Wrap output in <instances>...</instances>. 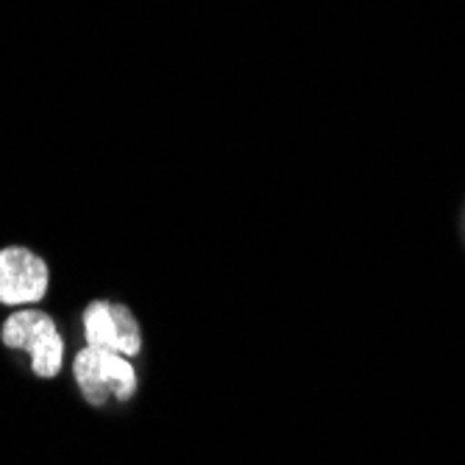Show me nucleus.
<instances>
[{"mask_svg": "<svg viewBox=\"0 0 465 465\" xmlns=\"http://www.w3.org/2000/svg\"><path fill=\"white\" fill-rule=\"evenodd\" d=\"M73 373L84 399L95 407L109 401H129L137 391V373L132 368V360L98 346H87L75 354Z\"/></svg>", "mask_w": 465, "mask_h": 465, "instance_id": "f257e3e1", "label": "nucleus"}, {"mask_svg": "<svg viewBox=\"0 0 465 465\" xmlns=\"http://www.w3.org/2000/svg\"><path fill=\"white\" fill-rule=\"evenodd\" d=\"M4 343L9 349L31 354L36 376L51 379L64 365V341L51 315L39 310H20L4 323Z\"/></svg>", "mask_w": 465, "mask_h": 465, "instance_id": "f03ea898", "label": "nucleus"}, {"mask_svg": "<svg viewBox=\"0 0 465 465\" xmlns=\"http://www.w3.org/2000/svg\"><path fill=\"white\" fill-rule=\"evenodd\" d=\"M84 337L87 346H98L123 357H137L143 349V331L132 310L112 302H95L84 312Z\"/></svg>", "mask_w": 465, "mask_h": 465, "instance_id": "7ed1b4c3", "label": "nucleus"}, {"mask_svg": "<svg viewBox=\"0 0 465 465\" xmlns=\"http://www.w3.org/2000/svg\"><path fill=\"white\" fill-rule=\"evenodd\" d=\"M48 292V265L25 248L0 251V304L25 307Z\"/></svg>", "mask_w": 465, "mask_h": 465, "instance_id": "20e7f679", "label": "nucleus"}]
</instances>
